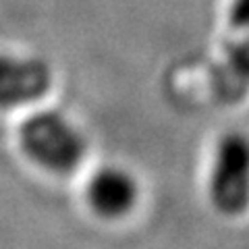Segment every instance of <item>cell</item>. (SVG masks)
Wrapping results in <instances>:
<instances>
[{"label":"cell","mask_w":249,"mask_h":249,"mask_svg":"<svg viewBox=\"0 0 249 249\" xmlns=\"http://www.w3.org/2000/svg\"><path fill=\"white\" fill-rule=\"evenodd\" d=\"M19 142L37 166L58 175L75 170L88 152L79 127L56 110H40L23 121Z\"/></svg>","instance_id":"6da1fadb"},{"label":"cell","mask_w":249,"mask_h":249,"mask_svg":"<svg viewBox=\"0 0 249 249\" xmlns=\"http://www.w3.org/2000/svg\"><path fill=\"white\" fill-rule=\"evenodd\" d=\"M212 206L220 214L237 216L249 206V137L227 133L218 139L208 178Z\"/></svg>","instance_id":"7a4b0ae2"},{"label":"cell","mask_w":249,"mask_h":249,"mask_svg":"<svg viewBox=\"0 0 249 249\" xmlns=\"http://www.w3.org/2000/svg\"><path fill=\"white\" fill-rule=\"evenodd\" d=\"M52 85L48 62L37 56L0 54V110L40 100Z\"/></svg>","instance_id":"3957f363"},{"label":"cell","mask_w":249,"mask_h":249,"mask_svg":"<svg viewBox=\"0 0 249 249\" xmlns=\"http://www.w3.org/2000/svg\"><path fill=\"white\" fill-rule=\"evenodd\" d=\"M135 177L121 166H104L89 178L88 199L104 218H121L131 212L137 201Z\"/></svg>","instance_id":"277c9868"},{"label":"cell","mask_w":249,"mask_h":249,"mask_svg":"<svg viewBox=\"0 0 249 249\" xmlns=\"http://www.w3.org/2000/svg\"><path fill=\"white\" fill-rule=\"evenodd\" d=\"M229 19L232 27L249 36V0H231Z\"/></svg>","instance_id":"5b68a950"},{"label":"cell","mask_w":249,"mask_h":249,"mask_svg":"<svg viewBox=\"0 0 249 249\" xmlns=\"http://www.w3.org/2000/svg\"><path fill=\"white\" fill-rule=\"evenodd\" d=\"M235 60H237V67H241L249 75V44L247 46H239L237 54H235Z\"/></svg>","instance_id":"8992f818"}]
</instances>
